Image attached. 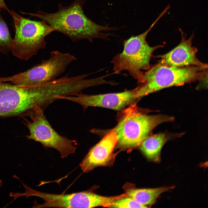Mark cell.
Wrapping results in <instances>:
<instances>
[{"label":"cell","instance_id":"obj_13","mask_svg":"<svg viewBox=\"0 0 208 208\" xmlns=\"http://www.w3.org/2000/svg\"><path fill=\"white\" fill-rule=\"evenodd\" d=\"M183 134V133L164 132L151 135L140 145V148L148 159L158 163L161 160V151L165 144L171 139L179 137Z\"/></svg>","mask_w":208,"mask_h":208},{"label":"cell","instance_id":"obj_10","mask_svg":"<svg viewBox=\"0 0 208 208\" xmlns=\"http://www.w3.org/2000/svg\"><path fill=\"white\" fill-rule=\"evenodd\" d=\"M137 90L136 87L120 92L96 95L80 93L74 95L62 96L60 99L75 102L81 105L84 110L89 107H98L120 110L138 99L136 96Z\"/></svg>","mask_w":208,"mask_h":208},{"label":"cell","instance_id":"obj_14","mask_svg":"<svg viewBox=\"0 0 208 208\" xmlns=\"http://www.w3.org/2000/svg\"><path fill=\"white\" fill-rule=\"evenodd\" d=\"M125 194L142 205L148 207L154 204L156 200L162 193L173 189L174 186L161 187L153 188L137 189L131 185L124 186Z\"/></svg>","mask_w":208,"mask_h":208},{"label":"cell","instance_id":"obj_1","mask_svg":"<svg viewBox=\"0 0 208 208\" xmlns=\"http://www.w3.org/2000/svg\"><path fill=\"white\" fill-rule=\"evenodd\" d=\"M86 0H74L67 6L59 3L57 11L53 13L42 11L36 13H22L41 18L54 27L56 31L64 34L74 42L83 39L91 42L94 39L108 40L111 34L103 31H115L118 28L99 25L87 17L83 10Z\"/></svg>","mask_w":208,"mask_h":208},{"label":"cell","instance_id":"obj_7","mask_svg":"<svg viewBox=\"0 0 208 208\" xmlns=\"http://www.w3.org/2000/svg\"><path fill=\"white\" fill-rule=\"evenodd\" d=\"M23 186L25 192L20 193L21 196L27 198L35 196L44 201L41 204L34 201L33 207L92 208L100 206L108 207L118 198L117 196H103L89 190L68 194H55L36 191L25 184Z\"/></svg>","mask_w":208,"mask_h":208},{"label":"cell","instance_id":"obj_9","mask_svg":"<svg viewBox=\"0 0 208 208\" xmlns=\"http://www.w3.org/2000/svg\"><path fill=\"white\" fill-rule=\"evenodd\" d=\"M31 121L28 122L29 139L39 142L44 146L55 149L62 158L75 153L78 144L76 140H70L59 134L52 127L46 118L44 110L37 107L30 113Z\"/></svg>","mask_w":208,"mask_h":208},{"label":"cell","instance_id":"obj_16","mask_svg":"<svg viewBox=\"0 0 208 208\" xmlns=\"http://www.w3.org/2000/svg\"><path fill=\"white\" fill-rule=\"evenodd\" d=\"M112 208H147L138 203L133 199L125 197L113 201L108 206Z\"/></svg>","mask_w":208,"mask_h":208},{"label":"cell","instance_id":"obj_3","mask_svg":"<svg viewBox=\"0 0 208 208\" xmlns=\"http://www.w3.org/2000/svg\"><path fill=\"white\" fill-rule=\"evenodd\" d=\"M164 14L162 12L149 28L137 36H133L125 40L124 49L121 53L116 54L111 63L113 65V74H119L127 71L138 84L144 81L142 70H148L151 67L150 61L153 52L164 45H159L151 47L146 40V37L155 25Z\"/></svg>","mask_w":208,"mask_h":208},{"label":"cell","instance_id":"obj_15","mask_svg":"<svg viewBox=\"0 0 208 208\" xmlns=\"http://www.w3.org/2000/svg\"><path fill=\"white\" fill-rule=\"evenodd\" d=\"M12 39L0 12V53L7 55L11 51Z\"/></svg>","mask_w":208,"mask_h":208},{"label":"cell","instance_id":"obj_8","mask_svg":"<svg viewBox=\"0 0 208 208\" xmlns=\"http://www.w3.org/2000/svg\"><path fill=\"white\" fill-rule=\"evenodd\" d=\"M40 105L37 86L22 87L0 82V117L30 114Z\"/></svg>","mask_w":208,"mask_h":208},{"label":"cell","instance_id":"obj_5","mask_svg":"<svg viewBox=\"0 0 208 208\" xmlns=\"http://www.w3.org/2000/svg\"><path fill=\"white\" fill-rule=\"evenodd\" d=\"M9 13L12 17L15 31L11 51L20 59L28 60L39 50L45 48L47 44L45 37L56 29L43 20H31L13 10Z\"/></svg>","mask_w":208,"mask_h":208},{"label":"cell","instance_id":"obj_6","mask_svg":"<svg viewBox=\"0 0 208 208\" xmlns=\"http://www.w3.org/2000/svg\"><path fill=\"white\" fill-rule=\"evenodd\" d=\"M77 60L74 55L57 51L51 52L49 58L27 70L14 76L0 78V82H10L22 87H31L52 81Z\"/></svg>","mask_w":208,"mask_h":208},{"label":"cell","instance_id":"obj_11","mask_svg":"<svg viewBox=\"0 0 208 208\" xmlns=\"http://www.w3.org/2000/svg\"><path fill=\"white\" fill-rule=\"evenodd\" d=\"M181 39L179 44L168 53L159 56L160 58L157 64L175 67L196 66L208 68V65L197 57V48L192 45L194 34L193 33L187 39L180 28Z\"/></svg>","mask_w":208,"mask_h":208},{"label":"cell","instance_id":"obj_2","mask_svg":"<svg viewBox=\"0 0 208 208\" xmlns=\"http://www.w3.org/2000/svg\"><path fill=\"white\" fill-rule=\"evenodd\" d=\"M122 111L118 124L112 130L118 137L117 144L124 149L139 146L158 125L174 120L172 116L161 114L148 115L134 103Z\"/></svg>","mask_w":208,"mask_h":208},{"label":"cell","instance_id":"obj_17","mask_svg":"<svg viewBox=\"0 0 208 208\" xmlns=\"http://www.w3.org/2000/svg\"><path fill=\"white\" fill-rule=\"evenodd\" d=\"M3 9L6 10L9 13L10 11L8 8L4 0H0V9Z\"/></svg>","mask_w":208,"mask_h":208},{"label":"cell","instance_id":"obj_12","mask_svg":"<svg viewBox=\"0 0 208 208\" xmlns=\"http://www.w3.org/2000/svg\"><path fill=\"white\" fill-rule=\"evenodd\" d=\"M118 141L117 135L112 130L90 149L80 164L83 172H88L98 166L111 164L116 156L113 151Z\"/></svg>","mask_w":208,"mask_h":208},{"label":"cell","instance_id":"obj_4","mask_svg":"<svg viewBox=\"0 0 208 208\" xmlns=\"http://www.w3.org/2000/svg\"><path fill=\"white\" fill-rule=\"evenodd\" d=\"M208 68L196 66L175 67L156 64L144 73V81L138 84V99L172 86L201 81L207 78Z\"/></svg>","mask_w":208,"mask_h":208},{"label":"cell","instance_id":"obj_18","mask_svg":"<svg viewBox=\"0 0 208 208\" xmlns=\"http://www.w3.org/2000/svg\"><path fill=\"white\" fill-rule=\"evenodd\" d=\"M2 181L0 179V186H1L2 185Z\"/></svg>","mask_w":208,"mask_h":208}]
</instances>
